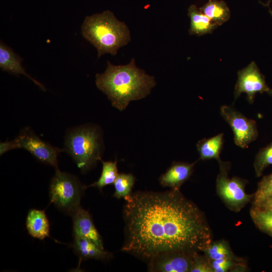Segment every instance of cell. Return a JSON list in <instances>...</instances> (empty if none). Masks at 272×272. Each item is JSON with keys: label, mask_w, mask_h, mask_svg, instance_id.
I'll list each match as a JSON object with an SVG mask.
<instances>
[{"label": "cell", "mask_w": 272, "mask_h": 272, "mask_svg": "<svg viewBox=\"0 0 272 272\" xmlns=\"http://www.w3.org/2000/svg\"><path fill=\"white\" fill-rule=\"evenodd\" d=\"M22 59L10 47L3 41L0 43V67L15 75H23L32 81L43 90H45L42 84L28 74L22 64Z\"/></svg>", "instance_id": "13"}, {"label": "cell", "mask_w": 272, "mask_h": 272, "mask_svg": "<svg viewBox=\"0 0 272 272\" xmlns=\"http://www.w3.org/2000/svg\"><path fill=\"white\" fill-rule=\"evenodd\" d=\"M202 252L210 260L229 258L236 261H242L241 258L234 255L227 242L224 240L212 241Z\"/></svg>", "instance_id": "20"}, {"label": "cell", "mask_w": 272, "mask_h": 272, "mask_svg": "<svg viewBox=\"0 0 272 272\" xmlns=\"http://www.w3.org/2000/svg\"><path fill=\"white\" fill-rule=\"evenodd\" d=\"M200 11L218 26L227 22L230 17V11L226 3L221 0H209Z\"/></svg>", "instance_id": "18"}, {"label": "cell", "mask_w": 272, "mask_h": 272, "mask_svg": "<svg viewBox=\"0 0 272 272\" xmlns=\"http://www.w3.org/2000/svg\"><path fill=\"white\" fill-rule=\"evenodd\" d=\"M257 93H266L272 97V89L266 84L264 76L255 62L252 61L238 72L234 92V99L236 100L242 93H245L248 102L251 104Z\"/></svg>", "instance_id": "9"}, {"label": "cell", "mask_w": 272, "mask_h": 272, "mask_svg": "<svg viewBox=\"0 0 272 272\" xmlns=\"http://www.w3.org/2000/svg\"><path fill=\"white\" fill-rule=\"evenodd\" d=\"M86 188L75 176L55 169L49 187L50 203L72 216L81 207V199Z\"/></svg>", "instance_id": "5"}, {"label": "cell", "mask_w": 272, "mask_h": 272, "mask_svg": "<svg viewBox=\"0 0 272 272\" xmlns=\"http://www.w3.org/2000/svg\"><path fill=\"white\" fill-rule=\"evenodd\" d=\"M220 113L233 130L235 144L246 148L257 138L258 132L256 122L249 119L233 107L223 105Z\"/></svg>", "instance_id": "8"}, {"label": "cell", "mask_w": 272, "mask_h": 272, "mask_svg": "<svg viewBox=\"0 0 272 272\" xmlns=\"http://www.w3.org/2000/svg\"><path fill=\"white\" fill-rule=\"evenodd\" d=\"M269 165H272V142L261 149L256 155L253 167L256 177L260 176Z\"/></svg>", "instance_id": "23"}, {"label": "cell", "mask_w": 272, "mask_h": 272, "mask_svg": "<svg viewBox=\"0 0 272 272\" xmlns=\"http://www.w3.org/2000/svg\"><path fill=\"white\" fill-rule=\"evenodd\" d=\"M185 162H174L159 178L163 187L179 189L181 186L191 176L194 164Z\"/></svg>", "instance_id": "12"}, {"label": "cell", "mask_w": 272, "mask_h": 272, "mask_svg": "<svg viewBox=\"0 0 272 272\" xmlns=\"http://www.w3.org/2000/svg\"><path fill=\"white\" fill-rule=\"evenodd\" d=\"M102 164V169L101 176L97 181L92 184L86 186L95 187L101 190L106 185L113 184L118 173L117 167V161H103L100 160Z\"/></svg>", "instance_id": "21"}, {"label": "cell", "mask_w": 272, "mask_h": 272, "mask_svg": "<svg viewBox=\"0 0 272 272\" xmlns=\"http://www.w3.org/2000/svg\"><path fill=\"white\" fill-rule=\"evenodd\" d=\"M74 236L89 239L104 248L102 238L89 213L80 207L72 215Z\"/></svg>", "instance_id": "11"}, {"label": "cell", "mask_w": 272, "mask_h": 272, "mask_svg": "<svg viewBox=\"0 0 272 272\" xmlns=\"http://www.w3.org/2000/svg\"><path fill=\"white\" fill-rule=\"evenodd\" d=\"M252 205L272 210V196L260 199L252 202Z\"/></svg>", "instance_id": "27"}, {"label": "cell", "mask_w": 272, "mask_h": 272, "mask_svg": "<svg viewBox=\"0 0 272 272\" xmlns=\"http://www.w3.org/2000/svg\"><path fill=\"white\" fill-rule=\"evenodd\" d=\"M124 199L123 252L148 261L166 252H202L212 242L205 214L179 189L139 191Z\"/></svg>", "instance_id": "1"}, {"label": "cell", "mask_w": 272, "mask_h": 272, "mask_svg": "<svg viewBox=\"0 0 272 272\" xmlns=\"http://www.w3.org/2000/svg\"><path fill=\"white\" fill-rule=\"evenodd\" d=\"M195 252L176 251L159 254L148 261V270L152 272H190Z\"/></svg>", "instance_id": "10"}, {"label": "cell", "mask_w": 272, "mask_h": 272, "mask_svg": "<svg viewBox=\"0 0 272 272\" xmlns=\"http://www.w3.org/2000/svg\"><path fill=\"white\" fill-rule=\"evenodd\" d=\"M223 133L209 139H203L196 144L197 151L201 160L215 159L218 162L221 159V153L223 145Z\"/></svg>", "instance_id": "17"}, {"label": "cell", "mask_w": 272, "mask_h": 272, "mask_svg": "<svg viewBox=\"0 0 272 272\" xmlns=\"http://www.w3.org/2000/svg\"><path fill=\"white\" fill-rule=\"evenodd\" d=\"M218 163L220 172L216 180L217 194L228 209L239 212L252 200L253 194H249L246 192V180L238 177H228L229 162L220 160Z\"/></svg>", "instance_id": "6"}, {"label": "cell", "mask_w": 272, "mask_h": 272, "mask_svg": "<svg viewBox=\"0 0 272 272\" xmlns=\"http://www.w3.org/2000/svg\"><path fill=\"white\" fill-rule=\"evenodd\" d=\"M270 196H272V173L264 176L258 182L252 201L253 202Z\"/></svg>", "instance_id": "25"}, {"label": "cell", "mask_w": 272, "mask_h": 272, "mask_svg": "<svg viewBox=\"0 0 272 272\" xmlns=\"http://www.w3.org/2000/svg\"><path fill=\"white\" fill-rule=\"evenodd\" d=\"M190 272H214L210 260L199 252L194 253Z\"/></svg>", "instance_id": "26"}, {"label": "cell", "mask_w": 272, "mask_h": 272, "mask_svg": "<svg viewBox=\"0 0 272 272\" xmlns=\"http://www.w3.org/2000/svg\"><path fill=\"white\" fill-rule=\"evenodd\" d=\"M23 148L39 161L58 168L57 157L63 150L52 146L27 129L12 141L1 143V155L12 149Z\"/></svg>", "instance_id": "7"}, {"label": "cell", "mask_w": 272, "mask_h": 272, "mask_svg": "<svg viewBox=\"0 0 272 272\" xmlns=\"http://www.w3.org/2000/svg\"><path fill=\"white\" fill-rule=\"evenodd\" d=\"M65 147L67 152L82 172L90 169L101 159V143L97 129L82 126L70 131Z\"/></svg>", "instance_id": "4"}, {"label": "cell", "mask_w": 272, "mask_h": 272, "mask_svg": "<svg viewBox=\"0 0 272 272\" xmlns=\"http://www.w3.org/2000/svg\"><path fill=\"white\" fill-rule=\"evenodd\" d=\"M214 272L237 271L245 270V264L243 261H236L229 258L210 260Z\"/></svg>", "instance_id": "24"}, {"label": "cell", "mask_w": 272, "mask_h": 272, "mask_svg": "<svg viewBox=\"0 0 272 272\" xmlns=\"http://www.w3.org/2000/svg\"><path fill=\"white\" fill-rule=\"evenodd\" d=\"M250 216L256 226L261 231L272 237V210L252 205Z\"/></svg>", "instance_id": "19"}, {"label": "cell", "mask_w": 272, "mask_h": 272, "mask_svg": "<svg viewBox=\"0 0 272 272\" xmlns=\"http://www.w3.org/2000/svg\"><path fill=\"white\" fill-rule=\"evenodd\" d=\"M95 83L112 106L120 111L130 101L146 97L156 85L155 78L139 68L134 58L125 65H113L108 61L104 72L96 74Z\"/></svg>", "instance_id": "2"}, {"label": "cell", "mask_w": 272, "mask_h": 272, "mask_svg": "<svg viewBox=\"0 0 272 272\" xmlns=\"http://www.w3.org/2000/svg\"><path fill=\"white\" fill-rule=\"evenodd\" d=\"M188 15L190 20L188 31L190 35L201 36L211 33L218 27L195 5L188 8Z\"/></svg>", "instance_id": "16"}, {"label": "cell", "mask_w": 272, "mask_h": 272, "mask_svg": "<svg viewBox=\"0 0 272 272\" xmlns=\"http://www.w3.org/2000/svg\"><path fill=\"white\" fill-rule=\"evenodd\" d=\"M26 225L33 238L43 240L49 236L50 225L44 211L31 209L27 216Z\"/></svg>", "instance_id": "15"}, {"label": "cell", "mask_w": 272, "mask_h": 272, "mask_svg": "<svg viewBox=\"0 0 272 272\" xmlns=\"http://www.w3.org/2000/svg\"><path fill=\"white\" fill-rule=\"evenodd\" d=\"M81 31L84 38L96 48L98 58L105 53L115 55L131 40L128 26L109 10L86 16Z\"/></svg>", "instance_id": "3"}, {"label": "cell", "mask_w": 272, "mask_h": 272, "mask_svg": "<svg viewBox=\"0 0 272 272\" xmlns=\"http://www.w3.org/2000/svg\"><path fill=\"white\" fill-rule=\"evenodd\" d=\"M75 253L82 260L94 259L105 260L112 257V254L85 238L74 236L73 244Z\"/></svg>", "instance_id": "14"}, {"label": "cell", "mask_w": 272, "mask_h": 272, "mask_svg": "<svg viewBox=\"0 0 272 272\" xmlns=\"http://www.w3.org/2000/svg\"><path fill=\"white\" fill-rule=\"evenodd\" d=\"M135 177L131 173L118 174L113 185L115 188L114 196L124 199L131 194L135 182Z\"/></svg>", "instance_id": "22"}]
</instances>
